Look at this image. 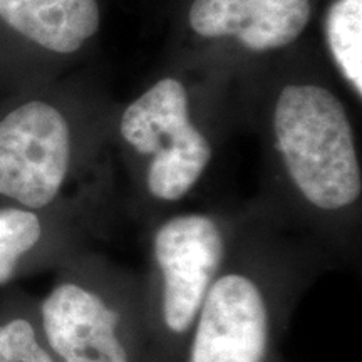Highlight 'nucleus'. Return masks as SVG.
<instances>
[{"label":"nucleus","mask_w":362,"mask_h":362,"mask_svg":"<svg viewBox=\"0 0 362 362\" xmlns=\"http://www.w3.org/2000/svg\"><path fill=\"white\" fill-rule=\"evenodd\" d=\"M327 42L339 69L362 94V0H336L327 13Z\"/></svg>","instance_id":"9d476101"},{"label":"nucleus","mask_w":362,"mask_h":362,"mask_svg":"<svg viewBox=\"0 0 362 362\" xmlns=\"http://www.w3.org/2000/svg\"><path fill=\"white\" fill-rule=\"evenodd\" d=\"M329 265L332 262L315 247L237 233L183 362H275L293 310Z\"/></svg>","instance_id":"f257e3e1"},{"label":"nucleus","mask_w":362,"mask_h":362,"mask_svg":"<svg viewBox=\"0 0 362 362\" xmlns=\"http://www.w3.org/2000/svg\"><path fill=\"white\" fill-rule=\"evenodd\" d=\"M309 19V0H194L189 8V25L197 34L235 35L257 52L293 42Z\"/></svg>","instance_id":"0eeeda50"},{"label":"nucleus","mask_w":362,"mask_h":362,"mask_svg":"<svg viewBox=\"0 0 362 362\" xmlns=\"http://www.w3.org/2000/svg\"><path fill=\"white\" fill-rule=\"evenodd\" d=\"M0 362H57L45 346L37 319L27 314L0 319Z\"/></svg>","instance_id":"9b49d317"},{"label":"nucleus","mask_w":362,"mask_h":362,"mask_svg":"<svg viewBox=\"0 0 362 362\" xmlns=\"http://www.w3.org/2000/svg\"><path fill=\"white\" fill-rule=\"evenodd\" d=\"M0 19L51 52L71 54L99 29L96 0H0Z\"/></svg>","instance_id":"6e6552de"},{"label":"nucleus","mask_w":362,"mask_h":362,"mask_svg":"<svg viewBox=\"0 0 362 362\" xmlns=\"http://www.w3.org/2000/svg\"><path fill=\"white\" fill-rule=\"evenodd\" d=\"M119 133L146 160L144 187L156 202L187 197L210 165V141L189 119L187 93L176 79H161L126 107Z\"/></svg>","instance_id":"39448f33"},{"label":"nucleus","mask_w":362,"mask_h":362,"mask_svg":"<svg viewBox=\"0 0 362 362\" xmlns=\"http://www.w3.org/2000/svg\"><path fill=\"white\" fill-rule=\"evenodd\" d=\"M44 245L45 225L37 211L16 205L0 208V287L42 255Z\"/></svg>","instance_id":"1a4fd4ad"},{"label":"nucleus","mask_w":362,"mask_h":362,"mask_svg":"<svg viewBox=\"0 0 362 362\" xmlns=\"http://www.w3.org/2000/svg\"><path fill=\"white\" fill-rule=\"evenodd\" d=\"M72 134L51 104L30 101L0 119V198L40 211L64 188L72 166Z\"/></svg>","instance_id":"423d86ee"},{"label":"nucleus","mask_w":362,"mask_h":362,"mask_svg":"<svg viewBox=\"0 0 362 362\" xmlns=\"http://www.w3.org/2000/svg\"><path fill=\"white\" fill-rule=\"evenodd\" d=\"M275 362H287V361H284V359H282V357H280V356H279V357H277V359H275Z\"/></svg>","instance_id":"f8f14e48"},{"label":"nucleus","mask_w":362,"mask_h":362,"mask_svg":"<svg viewBox=\"0 0 362 362\" xmlns=\"http://www.w3.org/2000/svg\"><path fill=\"white\" fill-rule=\"evenodd\" d=\"M237 232L208 214L176 215L151 233L141 274L156 362H183L192 330Z\"/></svg>","instance_id":"7ed1b4c3"},{"label":"nucleus","mask_w":362,"mask_h":362,"mask_svg":"<svg viewBox=\"0 0 362 362\" xmlns=\"http://www.w3.org/2000/svg\"><path fill=\"white\" fill-rule=\"evenodd\" d=\"M37 309L40 334L57 362H156L141 274L103 253L78 250Z\"/></svg>","instance_id":"f03ea898"},{"label":"nucleus","mask_w":362,"mask_h":362,"mask_svg":"<svg viewBox=\"0 0 362 362\" xmlns=\"http://www.w3.org/2000/svg\"><path fill=\"white\" fill-rule=\"evenodd\" d=\"M274 136L288 183L322 215H344L361 200L362 171L346 110L327 89L287 86Z\"/></svg>","instance_id":"20e7f679"}]
</instances>
